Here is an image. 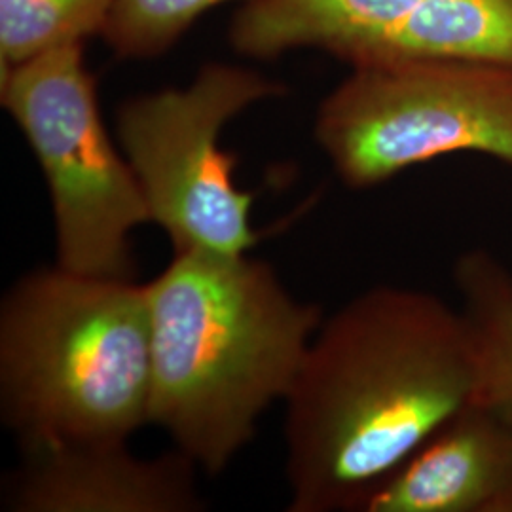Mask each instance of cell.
I'll return each instance as SVG.
<instances>
[{"label": "cell", "mask_w": 512, "mask_h": 512, "mask_svg": "<svg viewBox=\"0 0 512 512\" xmlns=\"http://www.w3.org/2000/svg\"><path fill=\"white\" fill-rule=\"evenodd\" d=\"M475 387L461 308L410 287L357 294L323 319L285 399L289 511H363Z\"/></svg>", "instance_id": "6da1fadb"}, {"label": "cell", "mask_w": 512, "mask_h": 512, "mask_svg": "<svg viewBox=\"0 0 512 512\" xmlns=\"http://www.w3.org/2000/svg\"><path fill=\"white\" fill-rule=\"evenodd\" d=\"M147 287L148 423L219 475L285 401L323 323L274 270L247 255L183 251Z\"/></svg>", "instance_id": "7a4b0ae2"}, {"label": "cell", "mask_w": 512, "mask_h": 512, "mask_svg": "<svg viewBox=\"0 0 512 512\" xmlns=\"http://www.w3.org/2000/svg\"><path fill=\"white\" fill-rule=\"evenodd\" d=\"M147 287L40 268L0 308V412L23 450L114 444L148 423Z\"/></svg>", "instance_id": "3957f363"}, {"label": "cell", "mask_w": 512, "mask_h": 512, "mask_svg": "<svg viewBox=\"0 0 512 512\" xmlns=\"http://www.w3.org/2000/svg\"><path fill=\"white\" fill-rule=\"evenodd\" d=\"M351 69L315 118V139L349 188H376L461 152L512 167L509 63L404 59Z\"/></svg>", "instance_id": "277c9868"}, {"label": "cell", "mask_w": 512, "mask_h": 512, "mask_svg": "<svg viewBox=\"0 0 512 512\" xmlns=\"http://www.w3.org/2000/svg\"><path fill=\"white\" fill-rule=\"evenodd\" d=\"M0 92L48 184L57 266L133 279L131 234L152 220L133 167L101 118L82 44L2 67Z\"/></svg>", "instance_id": "5b68a950"}, {"label": "cell", "mask_w": 512, "mask_h": 512, "mask_svg": "<svg viewBox=\"0 0 512 512\" xmlns=\"http://www.w3.org/2000/svg\"><path fill=\"white\" fill-rule=\"evenodd\" d=\"M281 93L262 74L209 63L190 86L139 95L118 109L120 148L175 253L241 256L255 247V196L239 188L238 156L220 147V133L239 112Z\"/></svg>", "instance_id": "8992f818"}, {"label": "cell", "mask_w": 512, "mask_h": 512, "mask_svg": "<svg viewBox=\"0 0 512 512\" xmlns=\"http://www.w3.org/2000/svg\"><path fill=\"white\" fill-rule=\"evenodd\" d=\"M8 486V509L21 512H190L203 501L198 465L175 450L133 456L126 442L23 450Z\"/></svg>", "instance_id": "52a82bcc"}, {"label": "cell", "mask_w": 512, "mask_h": 512, "mask_svg": "<svg viewBox=\"0 0 512 512\" xmlns=\"http://www.w3.org/2000/svg\"><path fill=\"white\" fill-rule=\"evenodd\" d=\"M512 427L484 404L459 408L366 501L365 512H505Z\"/></svg>", "instance_id": "ba28073f"}, {"label": "cell", "mask_w": 512, "mask_h": 512, "mask_svg": "<svg viewBox=\"0 0 512 512\" xmlns=\"http://www.w3.org/2000/svg\"><path fill=\"white\" fill-rule=\"evenodd\" d=\"M423 0H249L232 23L239 54L275 59L317 48L355 65Z\"/></svg>", "instance_id": "9c48e42d"}, {"label": "cell", "mask_w": 512, "mask_h": 512, "mask_svg": "<svg viewBox=\"0 0 512 512\" xmlns=\"http://www.w3.org/2000/svg\"><path fill=\"white\" fill-rule=\"evenodd\" d=\"M404 59L512 65V0H423L351 67Z\"/></svg>", "instance_id": "30bf717a"}, {"label": "cell", "mask_w": 512, "mask_h": 512, "mask_svg": "<svg viewBox=\"0 0 512 512\" xmlns=\"http://www.w3.org/2000/svg\"><path fill=\"white\" fill-rule=\"evenodd\" d=\"M454 285L475 344L473 401L512 427V270L486 247L454 262Z\"/></svg>", "instance_id": "8fae6325"}, {"label": "cell", "mask_w": 512, "mask_h": 512, "mask_svg": "<svg viewBox=\"0 0 512 512\" xmlns=\"http://www.w3.org/2000/svg\"><path fill=\"white\" fill-rule=\"evenodd\" d=\"M114 0H0V67L103 35Z\"/></svg>", "instance_id": "7c38bea8"}, {"label": "cell", "mask_w": 512, "mask_h": 512, "mask_svg": "<svg viewBox=\"0 0 512 512\" xmlns=\"http://www.w3.org/2000/svg\"><path fill=\"white\" fill-rule=\"evenodd\" d=\"M228 0H114L103 37L120 57L167 52L196 19Z\"/></svg>", "instance_id": "4fadbf2b"}]
</instances>
